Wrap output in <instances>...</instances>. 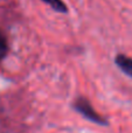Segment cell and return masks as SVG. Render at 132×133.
<instances>
[{"mask_svg":"<svg viewBox=\"0 0 132 133\" xmlns=\"http://www.w3.org/2000/svg\"><path fill=\"white\" fill-rule=\"evenodd\" d=\"M42 1L46 2L47 5H49L54 11L58 12V13H67L68 12L67 5L62 0H42Z\"/></svg>","mask_w":132,"mask_h":133,"instance_id":"cell-3","label":"cell"},{"mask_svg":"<svg viewBox=\"0 0 132 133\" xmlns=\"http://www.w3.org/2000/svg\"><path fill=\"white\" fill-rule=\"evenodd\" d=\"M74 109L82 115L84 118H87L88 120L95 123V124H98L101 126H107L108 122L104 119L103 116H101L95 109L93 108L91 103L84 97H78V98L75 101L74 103Z\"/></svg>","mask_w":132,"mask_h":133,"instance_id":"cell-1","label":"cell"},{"mask_svg":"<svg viewBox=\"0 0 132 133\" xmlns=\"http://www.w3.org/2000/svg\"><path fill=\"white\" fill-rule=\"evenodd\" d=\"M117 66L123 71L125 75L132 77V58L129 56L124 55V54H118L115 58Z\"/></svg>","mask_w":132,"mask_h":133,"instance_id":"cell-2","label":"cell"},{"mask_svg":"<svg viewBox=\"0 0 132 133\" xmlns=\"http://www.w3.org/2000/svg\"><path fill=\"white\" fill-rule=\"evenodd\" d=\"M8 51V44H7V40L5 37V35L2 34V32L0 30V62L5 58V56L7 55Z\"/></svg>","mask_w":132,"mask_h":133,"instance_id":"cell-4","label":"cell"}]
</instances>
